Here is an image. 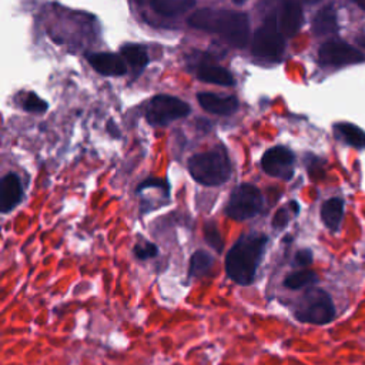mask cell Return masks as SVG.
<instances>
[{"mask_svg":"<svg viewBox=\"0 0 365 365\" xmlns=\"http://www.w3.org/2000/svg\"><path fill=\"white\" fill-rule=\"evenodd\" d=\"M285 47L284 34L278 24V16L268 14L264 23L257 29L251 43V51L255 57L265 60H277Z\"/></svg>","mask_w":365,"mask_h":365,"instance_id":"5","label":"cell"},{"mask_svg":"<svg viewBox=\"0 0 365 365\" xmlns=\"http://www.w3.org/2000/svg\"><path fill=\"white\" fill-rule=\"evenodd\" d=\"M21 200V184L16 174H7L0 184V210L1 212L11 211Z\"/></svg>","mask_w":365,"mask_h":365,"instance_id":"13","label":"cell"},{"mask_svg":"<svg viewBox=\"0 0 365 365\" xmlns=\"http://www.w3.org/2000/svg\"><path fill=\"white\" fill-rule=\"evenodd\" d=\"M344 215V201L341 198L332 197L327 200L321 207V218L327 228L331 231L338 230Z\"/></svg>","mask_w":365,"mask_h":365,"instance_id":"14","label":"cell"},{"mask_svg":"<svg viewBox=\"0 0 365 365\" xmlns=\"http://www.w3.org/2000/svg\"><path fill=\"white\" fill-rule=\"evenodd\" d=\"M235 4H242V3H245L247 0H232Z\"/></svg>","mask_w":365,"mask_h":365,"instance_id":"32","label":"cell"},{"mask_svg":"<svg viewBox=\"0 0 365 365\" xmlns=\"http://www.w3.org/2000/svg\"><path fill=\"white\" fill-rule=\"evenodd\" d=\"M294 317L307 324L325 325L335 318V307L328 292L321 288H308L295 307Z\"/></svg>","mask_w":365,"mask_h":365,"instance_id":"4","label":"cell"},{"mask_svg":"<svg viewBox=\"0 0 365 365\" xmlns=\"http://www.w3.org/2000/svg\"><path fill=\"white\" fill-rule=\"evenodd\" d=\"M318 58L325 66H346L364 60V54L344 41H327L318 50Z\"/></svg>","mask_w":365,"mask_h":365,"instance_id":"8","label":"cell"},{"mask_svg":"<svg viewBox=\"0 0 365 365\" xmlns=\"http://www.w3.org/2000/svg\"><path fill=\"white\" fill-rule=\"evenodd\" d=\"M294 155L285 147L269 148L261 158L262 170L272 177L289 178L292 175Z\"/></svg>","mask_w":365,"mask_h":365,"instance_id":"9","label":"cell"},{"mask_svg":"<svg viewBox=\"0 0 365 365\" xmlns=\"http://www.w3.org/2000/svg\"><path fill=\"white\" fill-rule=\"evenodd\" d=\"M197 100L200 106L214 114L228 115L238 108V100L232 96H220L214 93H198Z\"/></svg>","mask_w":365,"mask_h":365,"instance_id":"11","label":"cell"},{"mask_svg":"<svg viewBox=\"0 0 365 365\" xmlns=\"http://www.w3.org/2000/svg\"><path fill=\"white\" fill-rule=\"evenodd\" d=\"M289 207L292 208L294 214H298V210H299V207H298V204H297L295 201H291V202H289Z\"/></svg>","mask_w":365,"mask_h":365,"instance_id":"28","label":"cell"},{"mask_svg":"<svg viewBox=\"0 0 365 365\" xmlns=\"http://www.w3.org/2000/svg\"><path fill=\"white\" fill-rule=\"evenodd\" d=\"M133 254L137 259L144 261V259H150L158 255V247L153 242L144 241V242H137L133 248Z\"/></svg>","mask_w":365,"mask_h":365,"instance_id":"23","label":"cell"},{"mask_svg":"<svg viewBox=\"0 0 365 365\" xmlns=\"http://www.w3.org/2000/svg\"><path fill=\"white\" fill-rule=\"evenodd\" d=\"M314 259V255L311 252V250L308 248H302V250H298L292 258V265L294 267H307L312 262Z\"/></svg>","mask_w":365,"mask_h":365,"instance_id":"25","label":"cell"},{"mask_svg":"<svg viewBox=\"0 0 365 365\" xmlns=\"http://www.w3.org/2000/svg\"><path fill=\"white\" fill-rule=\"evenodd\" d=\"M121 56L123 58L134 68V70H143L148 64V57L144 50V47L138 44H125L121 47Z\"/></svg>","mask_w":365,"mask_h":365,"instance_id":"21","label":"cell"},{"mask_svg":"<svg viewBox=\"0 0 365 365\" xmlns=\"http://www.w3.org/2000/svg\"><path fill=\"white\" fill-rule=\"evenodd\" d=\"M315 282H318V275L314 271L301 269V271H295V272H291L289 275H287L282 281V285L288 289L295 291V289L309 287Z\"/></svg>","mask_w":365,"mask_h":365,"instance_id":"20","label":"cell"},{"mask_svg":"<svg viewBox=\"0 0 365 365\" xmlns=\"http://www.w3.org/2000/svg\"><path fill=\"white\" fill-rule=\"evenodd\" d=\"M90 66L104 76H121L125 73L124 60L113 53H96L88 56Z\"/></svg>","mask_w":365,"mask_h":365,"instance_id":"12","label":"cell"},{"mask_svg":"<svg viewBox=\"0 0 365 365\" xmlns=\"http://www.w3.org/2000/svg\"><path fill=\"white\" fill-rule=\"evenodd\" d=\"M305 3H308V4H315V3H319L321 0H304Z\"/></svg>","mask_w":365,"mask_h":365,"instance_id":"31","label":"cell"},{"mask_svg":"<svg viewBox=\"0 0 365 365\" xmlns=\"http://www.w3.org/2000/svg\"><path fill=\"white\" fill-rule=\"evenodd\" d=\"M23 107L27 111H33V113H43L47 110V103L44 100H41L37 94L34 93H29L24 98H23Z\"/></svg>","mask_w":365,"mask_h":365,"instance_id":"24","label":"cell"},{"mask_svg":"<svg viewBox=\"0 0 365 365\" xmlns=\"http://www.w3.org/2000/svg\"><path fill=\"white\" fill-rule=\"evenodd\" d=\"M338 30V21L336 14L332 7H324L321 9L312 21V31L317 36H327L331 33H335Z\"/></svg>","mask_w":365,"mask_h":365,"instance_id":"17","label":"cell"},{"mask_svg":"<svg viewBox=\"0 0 365 365\" xmlns=\"http://www.w3.org/2000/svg\"><path fill=\"white\" fill-rule=\"evenodd\" d=\"M268 235L245 234L228 250L224 261L227 277L242 287L251 285L255 281L257 269L265 254Z\"/></svg>","mask_w":365,"mask_h":365,"instance_id":"1","label":"cell"},{"mask_svg":"<svg viewBox=\"0 0 365 365\" xmlns=\"http://www.w3.org/2000/svg\"><path fill=\"white\" fill-rule=\"evenodd\" d=\"M191 177L202 185H221L231 175V164L227 153L218 147L192 155L188 160Z\"/></svg>","mask_w":365,"mask_h":365,"instance_id":"3","label":"cell"},{"mask_svg":"<svg viewBox=\"0 0 365 365\" xmlns=\"http://www.w3.org/2000/svg\"><path fill=\"white\" fill-rule=\"evenodd\" d=\"M338 135L355 148H365V131L351 123H338L335 125Z\"/></svg>","mask_w":365,"mask_h":365,"instance_id":"19","label":"cell"},{"mask_svg":"<svg viewBox=\"0 0 365 365\" xmlns=\"http://www.w3.org/2000/svg\"><path fill=\"white\" fill-rule=\"evenodd\" d=\"M356 1V4L362 9V10H365V0H355Z\"/></svg>","mask_w":365,"mask_h":365,"instance_id":"30","label":"cell"},{"mask_svg":"<svg viewBox=\"0 0 365 365\" xmlns=\"http://www.w3.org/2000/svg\"><path fill=\"white\" fill-rule=\"evenodd\" d=\"M197 77L201 81L212 83V84H221V86H232L234 77L232 74L220 66H211V64H202L197 70Z\"/></svg>","mask_w":365,"mask_h":365,"instance_id":"16","label":"cell"},{"mask_svg":"<svg viewBox=\"0 0 365 365\" xmlns=\"http://www.w3.org/2000/svg\"><path fill=\"white\" fill-rule=\"evenodd\" d=\"M190 113V106L173 96L160 94L151 98L145 110V118L153 125H164L177 118L185 117Z\"/></svg>","mask_w":365,"mask_h":365,"instance_id":"7","label":"cell"},{"mask_svg":"<svg viewBox=\"0 0 365 365\" xmlns=\"http://www.w3.org/2000/svg\"><path fill=\"white\" fill-rule=\"evenodd\" d=\"M195 6V0H151V7L163 16H178Z\"/></svg>","mask_w":365,"mask_h":365,"instance_id":"18","label":"cell"},{"mask_svg":"<svg viewBox=\"0 0 365 365\" xmlns=\"http://www.w3.org/2000/svg\"><path fill=\"white\" fill-rule=\"evenodd\" d=\"M108 130H110V134H111L113 137H118V135H120V134H118L117 127H115V125L113 127V121H110V123H108Z\"/></svg>","mask_w":365,"mask_h":365,"instance_id":"27","label":"cell"},{"mask_svg":"<svg viewBox=\"0 0 365 365\" xmlns=\"http://www.w3.org/2000/svg\"><path fill=\"white\" fill-rule=\"evenodd\" d=\"M277 16L284 36L292 37L297 34L302 23V9L299 0H281Z\"/></svg>","mask_w":365,"mask_h":365,"instance_id":"10","label":"cell"},{"mask_svg":"<svg viewBox=\"0 0 365 365\" xmlns=\"http://www.w3.org/2000/svg\"><path fill=\"white\" fill-rule=\"evenodd\" d=\"M188 24L215 33L234 47H245L250 40V21L242 11L201 9L188 17Z\"/></svg>","mask_w":365,"mask_h":365,"instance_id":"2","label":"cell"},{"mask_svg":"<svg viewBox=\"0 0 365 365\" xmlns=\"http://www.w3.org/2000/svg\"><path fill=\"white\" fill-rule=\"evenodd\" d=\"M204 234V241L217 252H221L224 248V240L222 235L214 221H207L202 228Z\"/></svg>","mask_w":365,"mask_h":365,"instance_id":"22","label":"cell"},{"mask_svg":"<svg viewBox=\"0 0 365 365\" xmlns=\"http://www.w3.org/2000/svg\"><path fill=\"white\" fill-rule=\"evenodd\" d=\"M288 220H289L288 211H287L285 208H279V210L274 214L271 224H272V227H274L275 230H282V228L287 227Z\"/></svg>","mask_w":365,"mask_h":365,"instance_id":"26","label":"cell"},{"mask_svg":"<svg viewBox=\"0 0 365 365\" xmlns=\"http://www.w3.org/2000/svg\"><path fill=\"white\" fill-rule=\"evenodd\" d=\"M264 205L262 195L259 190L252 184L237 185L228 200L225 207V215L235 221H245L255 217Z\"/></svg>","mask_w":365,"mask_h":365,"instance_id":"6","label":"cell"},{"mask_svg":"<svg viewBox=\"0 0 365 365\" xmlns=\"http://www.w3.org/2000/svg\"><path fill=\"white\" fill-rule=\"evenodd\" d=\"M358 44L362 47V48H365V36H362V37H358Z\"/></svg>","mask_w":365,"mask_h":365,"instance_id":"29","label":"cell"},{"mask_svg":"<svg viewBox=\"0 0 365 365\" xmlns=\"http://www.w3.org/2000/svg\"><path fill=\"white\" fill-rule=\"evenodd\" d=\"M214 265V257L205 250H197L191 254L188 262V278L197 279L207 275Z\"/></svg>","mask_w":365,"mask_h":365,"instance_id":"15","label":"cell"}]
</instances>
